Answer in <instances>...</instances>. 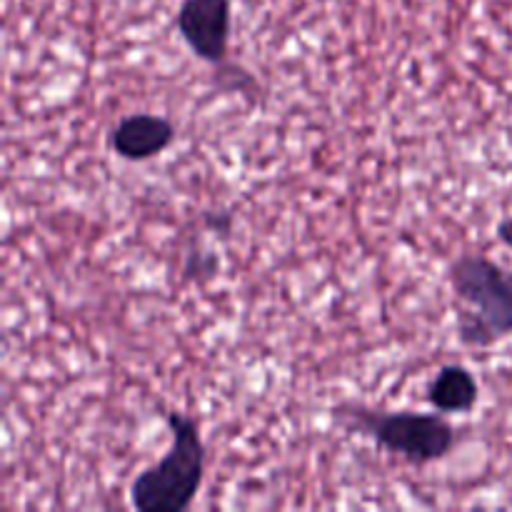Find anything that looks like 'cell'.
I'll return each mask as SVG.
<instances>
[{"label":"cell","mask_w":512,"mask_h":512,"mask_svg":"<svg viewBox=\"0 0 512 512\" xmlns=\"http://www.w3.org/2000/svg\"><path fill=\"white\" fill-rule=\"evenodd\" d=\"M220 270L218 255L210 253V250H190L188 258H185L183 278L195 280V283H205V280L215 278Z\"/></svg>","instance_id":"52a82bcc"},{"label":"cell","mask_w":512,"mask_h":512,"mask_svg":"<svg viewBox=\"0 0 512 512\" xmlns=\"http://www.w3.org/2000/svg\"><path fill=\"white\" fill-rule=\"evenodd\" d=\"M205 223H208V228H213L215 233H228L230 225H233V215L230 213H208L205 215Z\"/></svg>","instance_id":"ba28073f"},{"label":"cell","mask_w":512,"mask_h":512,"mask_svg":"<svg viewBox=\"0 0 512 512\" xmlns=\"http://www.w3.org/2000/svg\"><path fill=\"white\" fill-rule=\"evenodd\" d=\"M458 313V338L465 348H490L512 335V270L485 255H463L448 270Z\"/></svg>","instance_id":"7a4b0ae2"},{"label":"cell","mask_w":512,"mask_h":512,"mask_svg":"<svg viewBox=\"0 0 512 512\" xmlns=\"http://www.w3.org/2000/svg\"><path fill=\"white\" fill-rule=\"evenodd\" d=\"M350 430L368 435L378 448L398 455L410 465H428L443 460L458 443V433L443 413H413V410H373L350 405L338 410Z\"/></svg>","instance_id":"3957f363"},{"label":"cell","mask_w":512,"mask_h":512,"mask_svg":"<svg viewBox=\"0 0 512 512\" xmlns=\"http://www.w3.org/2000/svg\"><path fill=\"white\" fill-rule=\"evenodd\" d=\"M173 443L155 465L145 468L130 485V505L138 512H183L193 505L205 478V443L190 415L170 410Z\"/></svg>","instance_id":"6da1fadb"},{"label":"cell","mask_w":512,"mask_h":512,"mask_svg":"<svg viewBox=\"0 0 512 512\" xmlns=\"http://www.w3.org/2000/svg\"><path fill=\"white\" fill-rule=\"evenodd\" d=\"M498 238H500V243L508 245V248L512 250V218H505L503 223L498 225Z\"/></svg>","instance_id":"9c48e42d"},{"label":"cell","mask_w":512,"mask_h":512,"mask_svg":"<svg viewBox=\"0 0 512 512\" xmlns=\"http://www.w3.org/2000/svg\"><path fill=\"white\" fill-rule=\"evenodd\" d=\"M480 388L465 365H443L428 383V403L440 413H470L478 405Z\"/></svg>","instance_id":"8992f818"},{"label":"cell","mask_w":512,"mask_h":512,"mask_svg":"<svg viewBox=\"0 0 512 512\" xmlns=\"http://www.w3.org/2000/svg\"><path fill=\"white\" fill-rule=\"evenodd\" d=\"M175 125L163 115L133 113L120 120L110 133V148L118 158L140 163V160L158 158L173 145Z\"/></svg>","instance_id":"5b68a950"},{"label":"cell","mask_w":512,"mask_h":512,"mask_svg":"<svg viewBox=\"0 0 512 512\" xmlns=\"http://www.w3.org/2000/svg\"><path fill=\"white\" fill-rule=\"evenodd\" d=\"M230 18V0H183L175 25L195 58L223 65L230 45Z\"/></svg>","instance_id":"277c9868"}]
</instances>
